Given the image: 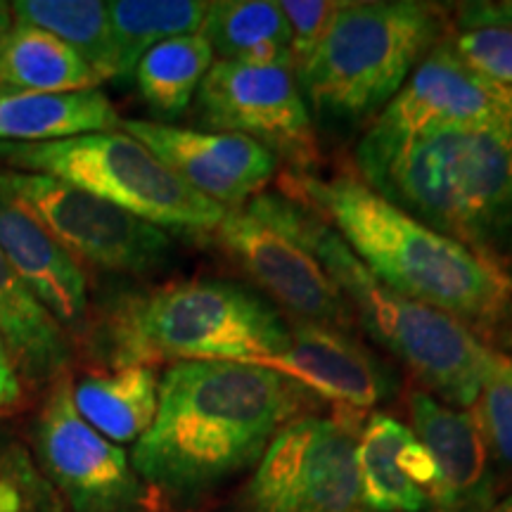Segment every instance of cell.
Returning a JSON list of instances; mask_svg holds the SVG:
<instances>
[{
  "label": "cell",
  "mask_w": 512,
  "mask_h": 512,
  "mask_svg": "<svg viewBox=\"0 0 512 512\" xmlns=\"http://www.w3.org/2000/svg\"><path fill=\"white\" fill-rule=\"evenodd\" d=\"M297 389L245 363H174L159 377L157 415L136 441L133 470L169 496H200L264 456L297 408Z\"/></svg>",
  "instance_id": "1"
},
{
  "label": "cell",
  "mask_w": 512,
  "mask_h": 512,
  "mask_svg": "<svg viewBox=\"0 0 512 512\" xmlns=\"http://www.w3.org/2000/svg\"><path fill=\"white\" fill-rule=\"evenodd\" d=\"M280 190L304 204L347 242L384 285L444 311L472 332H491L512 318V280L437 230L406 214L358 176H280Z\"/></svg>",
  "instance_id": "2"
},
{
  "label": "cell",
  "mask_w": 512,
  "mask_h": 512,
  "mask_svg": "<svg viewBox=\"0 0 512 512\" xmlns=\"http://www.w3.org/2000/svg\"><path fill=\"white\" fill-rule=\"evenodd\" d=\"M358 178L512 280V117L356 155Z\"/></svg>",
  "instance_id": "3"
},
{
  "label": "cell",
  "mask_w": 512,
  "mask_h": 512,
  "mask_svg": "<svg viewBox=\"0 0 512 512\" xmlns=\"http://www.w3.org/2000/svg\"><path fill=\"white\" fill-rule=\"evenodd\" d=\"M287 320L259 294L228 280H181L119 292L91 325V354L117 368L171 361H233L283 354Z\"/></svg>",
  "instance_id": "4"
},
{
  "label": "cell",
  "mask_w": 512,
  "mask_h": 512,
  "mask_svg": "<svg viewBox=\"0 0 512 512\" xmlns=\"http://www.w3.org/2000/svg\"><path fill=\"white\" fill-rule=\"evenodd\" d=\"M245 209L311 252L368 335L394 351L434 394L456 406H475L494 349L467 325L384 285L316 211L283 192H261Z\"/></svg>",
  "instance_id": "5"
},
{
  "label": "cell",
  "mask_w": 512,
  "mask_h": 512,
  "mask_svg": "<svg viewBox=\"0 0 512 512\" xmlns=\"http://www.w3.org/2000/svg\"><path fill=\"white\" fill-rule=\"evenodd\" d=\"M444 38L439 5L415 0L339 3L323 41L294 76L320 117L366 119L394 100Z\"/></svg>",
  "instance_id": "6"
},
{
  "label": "cell",
  "mask_w": 512,
  "mask_h": 512,
  "mask_svg": "<svg viewBox=\"0 0 512 512\" xmlns=\"http://www.w3.org/2000/svg\"><path fill=\"white\" fill-rule=\"evenodd\" d=\"M0 162L12 171L53 176L164 230L214 233L228 211L192 190L124 131L48 143H0Z\"/></svg>",
  "instance_id": "7"
},
{
  "label": "cell",
  "mask_w": 512,
  "mask_h": 512,
  "mask_svg": "<svg viewBox=\"0 0 512 512\" xmlns=\"http://www.w3.org/2000/svg\"><path fill=\"white\" fill-rule=\"evenodd\" d=\"M361 413L287 422L259 458L245 505L249 512H363L356 444Z\"/></svg>",
  "instance_id": "8"
},
{
  "label": "cell",
  "mask_w": 512,
  "mask_h": 512,
  "mask_svg": "<svg viewBox=\"0 0 512 512\" xmlns=\"http://www.w3.org/2000/svg\"><path fill=\"white\" fill-rule=\"evenodd\" d=\"M195 98L204 131L254 140L299 174H311L318 164L309 107L290 64L216 60Z\"/></svg>",
  "instance_id": "9"
},
{
  "label": "cell",
  "mask_w": 512,
  "mask_h": 512,
  "mask_svg": "<svg viewBox=\"0 0 512 512\" xmlns=\"http://www.w3.org/2000/svg\"><path fill=\"white\" fill-rule=\"evenodd\" d=\"M12 192L50 235L74 256L110 273L147 275L169 264L174 242L152 226L91 192L29 171H3Z\"/></svg>",
  "instance_id": "10"
},
{
  "label": "cell",
  "mask_w": 512,
  "mask_h": 512,
  "mask_svg": "<svg viewBox=\"0 0 512 512\" xmlns=\"http://www.w3.org/2000/svg\"><path fill=\"white\" fill-rule=\"evenodd\" d=\"M72 392V377H57L36 420V451L50 484L74 512H138L143 479L124 448L81 418Z\"/></svg>",
  "instance_id": "11"
},
{
  "label": "cell",
  "mask_w": 512,
  "mask_h": 512,
  "mask_svg": "<svg viewBox=\"0 0 512 512\" xmlns=\"http://www.w3.org/2000/svg\"><path fill=\"white\" fill-rule=\"evenodd\" d=\"M508 117H512V86L467 67L444 38L377 114L356 145V155L389 150L437 128Z\"/></svg>",
  "instance_id": "12"
},
{
  "label": "cell",
  "mask_w": 512,
  "mask_h": 512,
  "mask_svg": "<svg viewBox=\"0 0 512 512\" xmlns=\"http://www.w3.org/2000/svg\"><path fill=\"white\" fill-rule=\"evenodd\" d=\"M214 233L230 259L294 320L347 330L351 323L347 299L299 242L256 219L245 207L228 209Z\"/></svg>",
  "instance_id": "13"
},
{
  "label": "cell",
  "mask_w": 512,
  "mask_h": 512,
  "mask_svg": "<svg viewBox=\"0 0 512 512\" xmlns=\"http://www.w3.org/2000/svg\"><path fill=\"white\" fill-rule=\"evenodd\" d=\"M121 128L162 159L192 190L223 209L245 207L247 200L264 192L278 171V159L266 147L235 133L140 119L121 121Z\"/></svg>",
  "instance_id": "14"
},
{
  "label": "cell",
  "mask_w": 512,
  "mask_h": 512,
  "mask_svg": "<svg viewBox=\"0 0 512 512\" xmlns=\"http://www.w3.org/2000/svg\"><path fill=\"white\" fill-rule=\"evenodd\" d=\"M245 366L273 370L337 408L363 413L389 394L387 370L349 332L292 320L283 354L254 358Z\"/></svg>",
  "instance_id": "15"
},
{
  "label": "cell",
  "mask_w": 512,
  "mask_h": 512,
  "mask_svg": "<svg viewBox=\"0 0 512 512\" xmlns=\"http://www.w3.org/2000/svg\"><path fill=\"white\" fill-rule=\"evenodd\" d=\"M413 427L437 460L439 479L427 498L439 512H486L494 498L489 448L472 411L444 406L427 392H413Z\"/></svg>",
  "instance_id": "16"
},
{
  "label": "cell",
  "mask_w": 512,
  "mask_h": 512,
  "mask_svg": "<svg viewBox=\"0 0 512 512\" xmlns=\"http://www.w3.org/2000/svg\"><path fill=\"white\" fill-rule=\"evenodd\" d=\"M0 249L57 323L76 328L88 318L86 271L12 192L3 171H0Z\"/></svg>",
  "instance_id": "17"
},
{
  "label": "cell",
  "mask_w": 512,
  "mask_h": 512,
  "mask_svg": "<svg viewBox=\"0 0 512 512\" xmlns=\"http://www.w3.org/2000/svg\"><path fill=\"white\" fill-rule=\"evenodd\" d=\"M0 335L17 373L31 384L55 382L69 370L72 347L62 325L34 297L0 249Z\"/></svg>",
  "instance_id": "18"
},
{
  "label": "cell",
  "mask_w": 512,
  "mask_h": 512,
  "mask_svg": "<svg viewBox=\"0 0 512 512\" xmlns=\"http://www.w3.org/2000/svg\"><path fill=\"white\" fill-rule=\"evenodd\" d=\"M117 126L119 114L100 88L57 95L0 88V143H48Z\"/></svg>",
  "instance_id": "19"
},
{
  "label": "cell",
  "mask_w": 512,
  "mask_h": 512,
  "mask_svg": "<svg viewBox=\"0 0 512 512\" xmlns=\"http://www.w3.org/2000/svg\"><path fill=\"white\" fill-rule=\"evenodd\" d=\"M76 411L112 444L138 441L150 430L159 403L157 368L131 366L91 373L74 384Z\"/></svg>",
  "instance_id": "20"
},
{
  "label": "cell",
  "mask_w": 512,
  "mask_h": 512,
  "mask_svg": "<svg viewBox=\"0 0 512 512\" xmlns=\"http://www.w3.org/2000/svg\"><path fill=\"white\" fill-rule=\"evenodd\" d=\"M100 83L91 64L48 31L15 22L0 38V88L57 95L95 91Z\"/></svg>",
  "instance_id": "21"
},
{
  "label": "cell",
  "mask_w": 512,
  "mask_h": 512,
  "mask_svg": "<svg viewBox=\"0 0 512 512\" xmlns=\"http://www.w3.org/2000/svg\"><path fill=\"white\" fill-rule=\"evenodd\" d=\"M200 31L219 60L294 67L290 27L278 3H268V0L209 3Z\"/></svg>",
  "instance_id": "22"
},
{
  "label": "cell",
  "mask_w": 512,
  "mask_h": 512,
  "mask_svg": "<svg viewBox=\"0 0 512 512\" xmlns=\"http://www.w3.org/2000/svg\"><path fill=\"white\" fill-rule=\"evenodd\" d=\"M415 434L392 415L375 413L356 444L361 505L368 512H420L430 498L401 472L399 453Z\"/></svg>",
  "instance_id": "23"
},
{
  "label": "cell",
  "mask_w": 512,
  "mask_h": 512,
  "mask_svg": "<svg viewBox=\"0 0 512 512\" xmlns=\"http://www.w3.org/2000/svg\"><path fill=\"white\" fill-rule=\"evenodd\" d=\"M214 57V48L202 31L159 43L147 50L133 72L140 98L159 119L174 121L183 117L211 64L216 62Z\"/></svg>",
  "instance_id": "24"
},
{
  "label": "cell",
  "mask_w": 512,
  "mask_h": 512,
  "mask_svg": "<svg viewBox=\"0 0 512 512\" xmlns=\"http://www.w3.org/2000/svg\"><path fill=\"white\" fill-rule=\"evenodd\" d=\"M114 41V79H128L147 50L197 34L209 3L200 0H114L107 3Z\"/></svg>",
  "instance_id": "25"
},
{
  "label": "cell",
  "mask_w": 512,
  "mask_h": 512,
  "mask_svg": "<svg viewBox=\"0 0 512 512\" xmlns=\"http://www.w3.org/2000/svg\"><path fill=\"white\" fill-rule=\"evenodd\" d=\"M12 17L48 31L76 50L102 81L114 79V41L107 3L98 0H17Z\"/></svg>",
  "instance_id": "26"
},
{
  "label": "cell",
  "mask_w": 512,
  "mask_h": 512,
  "mask_svg": "<svg viewBox=\"0 0 512 512\" xmlns=\"http://www.w3.org/2000/svg\"><path fill=\"white\" fill-rule=\"evenodd\" d=\"M472 413L482 427L489 456L512 470V356L491 351Z\"/></svg>",
  "instance_id": "27"
},
{
  "label": "cell",
  "mask_w": 512,
  "mask_h": 512,
  "mask_svg": "<svg viewBox=\"0 0 512 512\" xmlns=\"http://www.w3.org/2000/svg\"><path fill=\"white\" fill-rule=\"evenodd\" d=\"M0 512H62L53 486L17 448L0 458Z\"/></svg>",
  "instance_id": "28"
},
{
  "label": "cell",
  "mask_w": 512,
  "mask_h": 512,
  "mask_svg": "<svg viewBox=\"0 0 512 512\" xmlns=\"http://www.w3.org/2000/svg\"><path fill=\"white\" fill-rule=\"evenodd\" d=\"M467 67L486 79L512 86V29H475L448 36Z\"/></svg>",
  "instance_id": "29"
},
{
  "label": "cell",
  "mask_w": 512,
  "mask_h": 512,
  "mask_svg": "<svg viewBox=\"0 0 512 512\" xmlns=\"http://www.w3.org/2000/svg\"><path fill=\"white\" fill-rule=\"evenodd\" d=\"M278 5L285 15L287 27H290V53L294 69H297L309 60V55L323 41L339 3H332V0H283Z\"/></svg>",
  "instance_id": "30"
},
{
  "label": "cell",
  "mask_w": 512,
  "mask_h": 512,
  "mask_svg": "<svg viewBox=\"0 0 512 512\" xmlns=\"http://www.w3.org/2000/svg\"><path fill=\"white\" fill-rule=\"evenodd\" d=\"M456 24L463 31L512 29V0H501V3H460L456 5Z\"/></svg>",
  "instance_id": "31"
},
{
  "label": "cell",
  "mask_w": 512,
  "mask_h": 512,
  "mask_svg": "<svg viewBox=\"0 0 512 512\" xmlns=\"http://www.w3.org/2000/svg\"><path fill=\"white\" fill-rule=\"evenodd\" d=\"M399 467L403 475L411 479L418 489L425 491V494H430L439 479L437 460H434L430 448L422 446L415 437L399 453Z\"/></svg>",
  "instance_id": "32"
},
{
  "label": "cell",
  "mask_w": 512,
  "mask_h": 512,
  "mask_svg": "<svg viewBox=\"0 0 512 512\" xmlns=\"http://www.w3.org/2000/svg\"><path fill=\"white\" fill-rule=\"evenodd\" d=\"M22 401V380L12 363L10 349L0 335V413H8Z\"/></svg>",
  "instance_id": "33"
},
{
  "label": "cell",
  "mask_w": 512,
  "mask_h": 512,
  "mask_svg": "<svg viewBox=\"0 0 512 512\" xmlns=\"http://www.w3.org/2000/svg\"><path fill=\"white\" fill-rule=\"evenodd\" d=\"M15 24V17H12L10 3H0V38H3Z\"/></svg>",
  "instance_id": "34"
},
{
  "label": "cell",
  "mask_w": 512,
  "mask_h": 512,
  "mask_svg": "<svg viewBox=\"0 0 512 512\" xmlns=\"http://www.w3.org/2000/svg\"><path fill=\"white\" fill-rule=\"evenodd\" d=\"M486 512H512V494L505 496L503 501H498V503L491 505V508L486 510Z\"/></svg>",
  "instance_id": "35"
}]
</instances>
